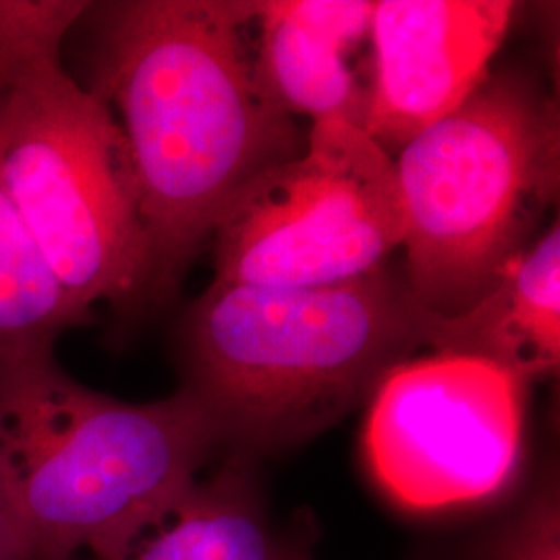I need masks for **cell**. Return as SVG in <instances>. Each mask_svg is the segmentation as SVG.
I'll list each match as a JSON object with an SVG mask.
<instances>
[{
  "instance_id": "obj_1",
  "label": "cell",
  "mask_w": 560,
  "mask_h": 560,
  "mask_svg": "<svg viewBox=\"0 0 560 560\" xmlns=\"http://www.w3.org/2000/svg\"><path fill=\"white\" fill-rule=\"evenodd\" d=\"M254 0L90 2L71 36L129 150L150 245V305L179 291L241 189L307 143L261 88Z\"/></svg>"
},
{
  "instance_id": "obj_2",
  "label": "cell",
  "mask_w": 560,
  "mask_h": 560,
  "mask_svg": "<svg viewBox=\"0 0 560 560\" xmlns=\"http://www.w3.org/2000/svg\"><path fill=\"white\" fill-rule=\"evenodd\" d=\"M430 322L388 264L324 287L212 280L177 326L180 388L212 416L224 448L252 460L365 405L395 365L428 349Z\"/></svg>"
},
{
  "instance_id": "obj_3",
  "label": "cell",
  "mask_w": 560,
  "mask_h": 560,
  "mask_svg": "<svg viewBox=\"0 0 560 560\" xmlns=\"http://www.w3.org/2000/svg\"><path fill=\"white\" fill-rule=\"evenodd\" d=\"M224 448L185 388L127 402L75 381L55 347L0 351V497L30 560L94 557Z\"/></svg>"
},
{
  "instance_id": "obj_4",
  "label": "cell",
  "mask_w": 560,
  "mask_h": 560,
  "mask_svg": "<svg viewBox=\"0 0 560 560\" xmlns=\"http://www.w3.org/2000/svg\"><path fill=\"white\" fill-rule=\"evenodd\" d=\"M393 161L407 287L423 310L457 316L532 245L557 203L559 102L527 73H492Z\"/></svg>"
},
{
  "instance_id": "obj_5",
  "label": "cell",
  "mask_w": 560,
  "mask_h": 560,
  "mask_svg": "<svg viewBox=\"0 0 560 560\" xmlns=\"http://www.w3.org/2000/svg\"><path fill=\"white\" fill-rule=\"evenodd\" d=\"M0 185L83 310L150 305L152 258L127 143L65 55L0 73Z\"/></svg>"
},
{
  "instance_id": "obj_6",
  "label": "cell",
  "mask_w": 560,
  "mask_h": 560,
  "mask_svg": "<svg viewBox=\"0 0 560 560\" xmlns=\"http://www.w3.org/2000/svg\"><path fill=\"white\" fill-rule=\"evenodd\" d=\"M395 161L342 119L312 122L300 156L247 183L217 222L214 280L324 287L368 277L402 247Z\"/></svg>"
},
{
  "instance_id": "obj_7",
  "label": "cell",
  "mask_w": 560,
  "mask_h": 560,
  "mask_svg": "<svg viewBox=\"0 0 560 560\" xmlns=\"http://www.w3.org/2000/svg\"><path fill=\"white\" fill-rule=\"evenodd\" d=\"M527 386L465 355L400 361L365 402L363 453L384 497L411 513L502 499L523 465Z\"/></svg>"
},
{
  "instance_id": "obj_8",
  "label": "cell",
  "mask_w": 560,
  "mask_h": 560,
  "mask_svg": "<svg viewBox=\"0 0 560 560\" xmlns=\"http://www.w3.org/2000/svg\"><path fill=\"white\" fill-rule=\"evenodd\" d=\"M517 13L509 0H381L372 13L374 83L363 131L395 159L490 75Z\"/></svg>"
},
{
  "instance_id": "obj_9",
  "label": "cell",
  "mask_w": 560,
  "mask_h": 560,
  "mask_svg": "<svg viewBox=\"0 0 560 560\" xmlns=\"http://www.w3.org/2000/svg\"><path fill=\"white\" fill-rule=\"evenodd\" d=\"M374 2L254 0L245 25L261 88L289 117L363 129L374 83Z\"/></svg>"
},
{
  "instance_id": "obj_10",
  "label": "cell",
  "mask_w": 560,
  "mask_h": 560,
  "mask_svg": "<svg viewBox=\"0 0 560 560\" xmlns=\"http://www.w3.org/2000/svg\"><path fill=\"white\" fill-rule=\"evenodd\" d=\"M428 349L490 361L529 382L560 365V226L544 229L497 284L457 316L432 314Z\"/></svg>"
},
{
  "instance_id": "obj_11",
  "label": "cell",
  "mask_w": 560,
  "mask_h": 560,
  "mask_svg": "<svg viewBox=\"0 0 560 560\" xmlns=\"http://www.w3.org/2000/svg\"><path fill=\"white\" fill-rule=\"evenodd\" d=\"M252 460L231 455L90 560H284Z\"/></svg>"
},
{
  "instance_id": "obj_12",
  "label": "cell",
  "mask_w": 560,
  "mask_h": 560,
  "mask_svg": "<svg viewBox=\"0 0 560 560\" xmlns=\"http://www.w3.org/2000/svg\"><path fill=\"white\" fill-rule=\"evenodd\" d=\"M92 312L65 291L0 185V351L55 347Z\"/></svg>"
},
{
  "instance_id": "obj_13",
  "label": "cell",
  "mask_w": 560,
  "mask_h": 560,
  "mask_svg": "<svg viewBox=\"0 0 560 560\" xmlns=\"http://www.w3.org/2000/svg\"><path fill=\"white\" fill-rule=\"evenodd\" d=\"M88 7L83 0H0V73L65 55Z\"/></svg>"
},
{
  "instance_id": "obj_14",
  "label": "cell",
  "mask_w": 560,
  "mask_h": 560,
  "mask_svg": "<svg viewBox=\"0 0 560 560\" xmlns=\"http://www.w3.org/2000/svg\"><path fill=\"white\" fill-rule=\"evenodd\" d=\"M483 560H560V492L546 474L520 506L488 534Z\"/></svg>"
},
{
  "instance_id": "obj_15",
  "label": "cell",
  "mask_w": 560,
  "mask_h": 560,
  "mask_svg": "<svg viewBox=\"0 0 560 560\" xmlns=\"http://www.w3.org/2000/svg\"><path fill=\"white\" fill-rule=\"evenodd\" d=\"M0 560H30L20 523L2 497H0Z\"/></svg>"
},
{
  "instance_id": "obj_16",
  "label": "cell",
  "mask_w": 560,
  "mask_h": 560,
  "mask_svg": "<svg viewBox=\"0 0 560 560\" xmlns=\"http://www.w3.org/2000/svg\"><path fill=\"white\" fill-rule=\"evenodd\" d=\"M284 560H314V557L303 548V546H287V552H284Z\"/></svg>"
},
{
  "instance_id": "obj_17",
  "label": "cell",
  "mask_w": 560,
  "mask_h": 560,
  "mask_svg": "<svg viewBox=\"0 0 560 560\" xmlns=\"http://www.w3.org/2000/svg\"><path fill=\"white\" fill-rule=\"evenodd\" d=\"M75 560H81V559H75Z\"/></svg>"
}]
</instances>
